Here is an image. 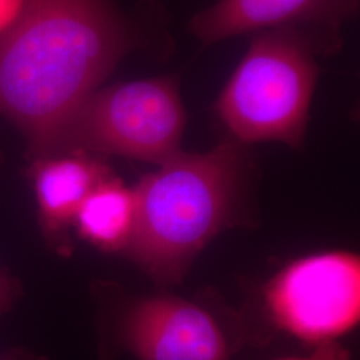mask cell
I'll return each instance as SVG.
<instances>
[{"label":"cell","instance_id":"1","mask_svg":"<svg viewBox=\"0 0 360 360\" xmlns=\"http://www.w3.org/2000/svg\"><path fill=\"white\" fill-rule=\"evenodd\" d=\"M168 31L155 0L136 16L111 0H26L0 35V114L23 132L34 160L55 156L68 119L127 55L167 59Z\"/></svg>","mask_w":360,"mask_h":360},{"label":"cell","instance_id":"2","mask_svg":"<svg viewBox=\"0 0 360 360\" xmlns=\"http://www.w3.org/2000/svg\"><path fill=\"white\" fill-rule=\"evenodd\" d=\"M248 165L242 144L169 158L134 187L136 226L127 254L160 283H180L195 257L233 217Z\"/></svg>","mask_w":360,"mask_h":360},{"label":"cell","instance_id":"3","mask_svg":"<svg viewBox=\"0 0 360 360\" xmlns=\"http://www.w3.org/2000/svg\"><path fill=\"white\" fill-rule=\"evenodd\" d=\"M319 56L294 31L257 32L215 104L239 144L278 142L299 150L306 138Z\"/></svg>","mask_w":360,"mask_h":360},{"label":"cell","instance_id":"4","mask_svg":"<svg viewBox=\"0 0 360 360\" xmlns=\"http://www.w3.org/2000/svg\"><path fill=\"white\" fill-rule=\"evenodd\" d=\"M187 114L178 75L94 91L68 119L56 155H117L156 166L181 151Z\"/></svg>","mask_w":360,"mask_h":360},{"label":"cell","instance_id":"5","mask_svg":"<svg viewBox=\"0 0 360 360\" xmlns=\"http://www.w3.org/2000/svg\"><path fill=\"white\" fill-rule=\"evenodd\" d=\"M272 323L312 347L336 342L360 321V259L348 251L300 257L264 290Z\"/></svg>","mask_w":360,"mask_h":360},{"label":"cell","instance_id":"6","mask_svg":"<svg viewBox=\"0 0 360 360\" xmlns=\"http://www.w3.org/2000/svg\"><path fill=\"white\" fill-rule=\"evenodd\" d=\"M116 338L136 360H232L245 333L205 306L160 295L135 303L123 315Z\"/></svg>","mask_w":360,"mask_h":360},{"label":"cell","instance_id":"7","mask_svg":"<svg viewBox=\"0 0 360 360\" xmlns=\"http://www.w3.org/2000/svg\"><path fill=\"white\" fill-rule=\"evenodd\" d=\"M359 11L360 0H218L195 13L188 30L205 46L245 34L288 30L326 56L340 50L342 32Z\"/></svg>","mask_w":360,"mask_h":360},{"label":"cell","instance_id":"8","mask_svg":"<svg viewBox=\"0 0 360 360\" xmlns=\"http://www.w3.org/2000/svg\"><path fill=\"white\" fill-rule=\"evenodd\" d=\"M112 172L86 153H68L34 160L31 179L39 221L46 239L60 252L70 248L68 230L89 193Z\"/></svg>","mask_w":360,"mask_h":360},{"label":"cell","instance_id":"9","mask_svg":"<svg viewBox=\"0 0 360 360\" xmlns=\"http://www.w3.org/2000/svg\"><path fill=\"white\" fill-rule=\"evenodd\" d=\"M80 238L103 251L127 250L136 226V196L114 175L101 181L77 210Z\"/></svg>","mask_w":360,"mask_h":360},{"label":"cell","instance_id":"10","mask_svg":"<svg viewBox=\"0 0 360 360\" xmlns=\"http://www.w3.org/2000/svg\"><path fill=\"white\" fill-rule=\"evenodd\" d=\"M278 360H349V354L347 349H345L336 342H330V343L315 346L314 351L309 356L283 358Z\"/></svg>","mask_w":360,"mask_h":360},{"label":"cell","instance_id":"11","mask_svg":"<svg viewBox=\"0 0 360 360\" xmlns=\"http://www.w3.org/2000/svg\"><path fill=\"white\" fill-rule=\"evenodd\" d=\"M26 0H0V35L13 26L22 13Z\"/></svg>","mask_w":360,"mask_h":360},{"label":"cell","instance_id":"12","mask_svg":"<svg viewBox=\"0 0 360 360\" xmlns=\"http://www.w3.org/2000/svg\"><path fill=\"white\" fill-rule=\"evenodd\" d=\"M13 292L15 290L10 278L0 272V315L10 307L13 300Z\"/></svg>","mask_w":360,"mask_h":360},{"label":"cell","instance_id":"13","mask_svg":"<svg viewBox=\"0 0 360 360\" xmlns=\"http://www.w3.org/2000/svg\"><path fill=\"white\" fill-rule=\"evenodd\" d=\"M0 360H49L43 356H37L31 352H27L26 349L22 348H16L7 351L4 354H0Z\"/></svg>","mask_w":360,"mask_h":360}]
</instances>
